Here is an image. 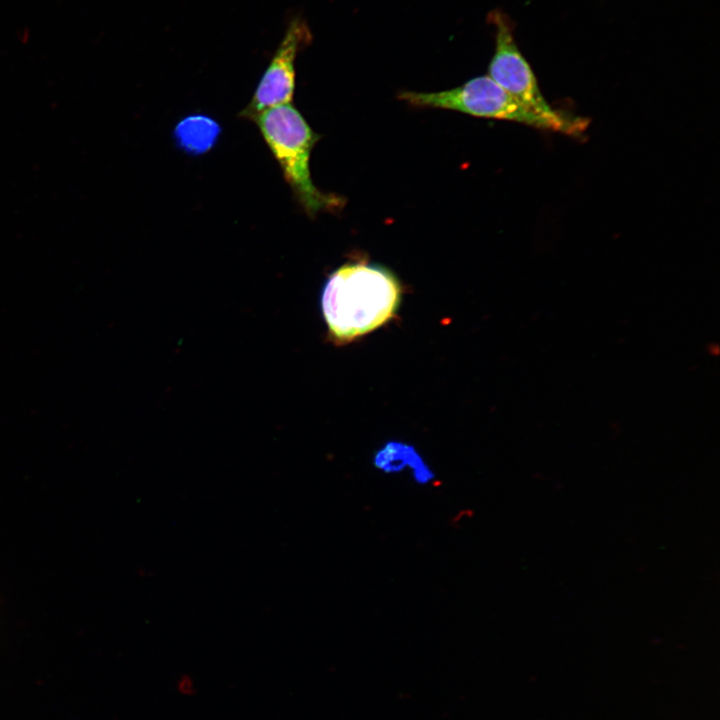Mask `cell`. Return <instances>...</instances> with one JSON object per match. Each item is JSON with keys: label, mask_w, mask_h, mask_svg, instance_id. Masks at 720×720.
Wrapping results in <instances>:
<instances>
[{"label": "cell", "mask_w": 720, "mask_h": 720, "mask_svg": "<svg viewBox=\"0 0 720 720\" xmlns=\"http://www.w3.org/2000/svg\"><path fill=\"white\" fill-rule=\"evenodd\" d=\"M401 293L398 279L382 266H340L328 276L320 295L328 336L343 344L383 326L396 314Z\"/></svg>", "instance_id": "obj_1"}, {"label": "cell", "mask_w": 720, "mask_h": 720, "mask_svg": "<svg viewBox=\"0 0 720 720\" xmlns=\"http://www.w3.org/2000/svg\"><path fill=\"white\" fill-rule=\"evenodd\" d=\"M253 120L308 215L341 206V198L321 192L311 180L310 154L319 135L291 103L267 109Z\"/></svg>", "instance_id": "obj_2"}, {"label": "cell", "mask_w": 720, "mask_h": 720, "mask_svg": "<svg viewBox=\"0 0 720 720\" xmlns=\"http://www.w3.org/2000/svg\"><path fill=\"white\" fill-rule=\"evenodd\" d=\"M495 27L496 46L489 77L535 115L545 119L554 132L581 136L589 120L553 109L542 95L529 63L519 51L508 18L499 11L488 16Z\"/></svg>", "instance_id": "obj_3"}, {"label": "cell", "mask_w": 720, "mask_h": 720, "mask_svg": "<svg viewBox=\"0 0 720 720\" xmlns=\"http://www.w3.org/2000/svg\"><path fill=\"white\" fill-rule=\"evenodd\" d=\"M399 98L415 106L456 110L553 131L549 122L528 110L489 76H479L459 87L439 92L405 91Z\"/></svg>", "instance_id": "obj_4"}, {"label": "cell", "mask_w": 720, "mask_h": 720, "mask_svg": "<svg viewBox=\"0 0 720 720\" xmlns=\"http://www.w3.org/2000/svg\"><path fill=\"white\" fill-rule=\"evenodd\" d=\"M311 39V32L303 20L295 18L290 22L249 104L240 112L241 117L253 120L267 109L291 103L296 55Z\"/></svg>", "instance_id": "obj_5"}, {"label": "cell", "mask_w": 720, "mask_h": 720, "mask_svg": "<svg viewBox=\"0 0 720 720\" xmlns=\"http://www.w3.org/2000/svg\"><path fill=\"white\" fill-rule=\"evenodd\" d=\"M375 468L385 474L409 471L418 485L426 486L435 481L436 475L417 449L401 441L385 443L373 456Z\"/></svg>", "instance_id": "obj_6"}, {"label": "cell", "mask_w": 720, "mask_h": 720, "mask_svg": "<svg viewBox=\"0 0 720 720\" xmlns=\"http://www.w3.org/2000/svg\"><path fill=\"white\" fill-rule=\"evenodd\" d=\"M221 133L215 119L204 114H192L181 119L173 131L177 147L191 156L210 151Z\"/></svg>", "instance_id": "obj_7"}, {"label": "cell", "mask_w": 720, "mask_h": 720, "mask_svg": "<svg viewBox=\"0 0 720 720\" xmlns=\"http://www.w3.org/2000/svg\"><path fill=\"white\" fill-rule=\"evenodd\" d=\"M176 688L178 692H180L183 695H192L195 691V683L192 678L183 675L176 684Z\"/></svg>", "instance_id": "obj_8"}]
</instances>
